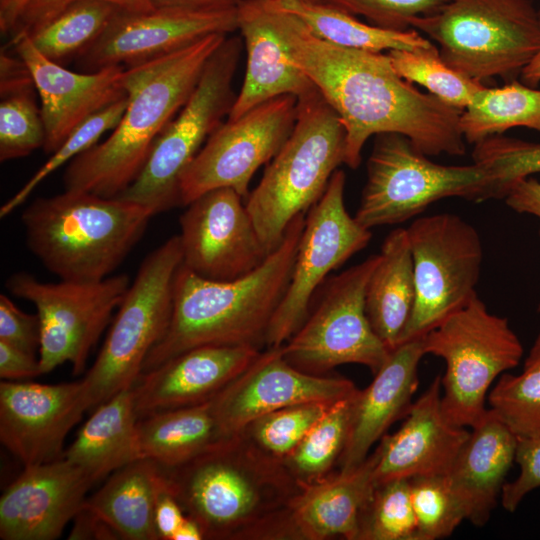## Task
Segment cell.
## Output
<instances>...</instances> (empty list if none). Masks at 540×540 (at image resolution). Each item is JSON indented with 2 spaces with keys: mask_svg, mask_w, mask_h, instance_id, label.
I'll use <instances>...</instances> for the list:
<instances>
[{
  "mask_svg": "<svg viewBox=\"0 0 540 540\" xmlns=\"http://www.w3.org/2000/svg\"><path fill=\"white\" fill-rule=\"evenodd\" d=\"M278 7L280 28L294 63L344 126L348 167L357 168L366 141L382 133L406 136L427 156L465 154L463 110L400 77L386 53L324 41L279 2Z\"/></svg>",
  "mask_w": 540,
  "mask_h": 540,
  "instance_id": "1",
  "label": "cell"
},
{
  "mask_svg": "<svg viewBox=\"0 0 540 540\" xmlns=\"http://www.w3.org/2000/svg\"><path fill=\"white\" fill-rule=\"evenodd\" d=\"M229 34L215 33L162 57L125 68L128 103L111 135L68 165L65 190L118 197L136 179L163 129L185 105L205 65Z\"/></svg>",
  "mask_w": 540,
  "mask_h": 540,
  "instance_id": "2",
  "label": "cell"
},
{
  "mask_svg": "<svg viewBox=\"0 0 540 540\" xmlns=\"http://www.w3.org/2000/svg\"><path fill=\"white\" fill-rule=\"evenodd\" d=\"M305 216L297 215L279 247L259 267L239 278L209 280L181 264L174 279L169 328L149 352L142 373L203 345L251 346L261 350L290 282Z\"/></svg>",
  "mask_w": 540,
  "mask_h": 540,
  "instance_id": "3",
  "label": "cell"
},
{
  "mask_svg": "<svg viewBox=\"0 0 540 540\" xmlns=\"http://www.w3.org/2000/svg\"><path fill=\"white\" fill-rule=\"evenodd\" d=\"M163 471L204 539H272L276 523L301 489L283 463L264 456L240 434Z\"/></svg>",
  "mask_w": 540,
  "mask_h": 540,
  "instance_id": "4",
  "label": "cell"
},
{
  "mask_svg": "<svg viewBox=\"0 0 540 540\" xmlns=\"http://www.w3.org/2000/svg\"><path fill=\"white\" fill-rule=\"evenodd\" d=\"M154 212L118 197L65 190L35 199L22 213L29 250L64 281L112 275L142 238Z\"/></svg>",
  "mask_w": 540,
  "mask_h": 540,
  "instance_id": "5",
  "label": "cell"
},
{
  "mask_svg": "<svg viewBox=\"0 0 540 540\" xmlns=\"http://www.w3.org/2000/svg\"><path fill=\"white\" fill-rule=\"evenodd\" d=\"M345 155L344 126L321 94L298 100L290 136L245 202L268 254L279 247L290 222L322 197Z\"/></svg>",
  "mask_w": 540,
  "mask_h": 540,
  "instance_id": "6",
  "label": "cell"
},
{
  "mask_svg": "<svg viewBox=\"0 0 540 540\" xmlns=\"http://www.w3.org/2000/svg\"><path fill=\"white\" fill-rule=\"evenodd\" d=\"M411 27L439 45L441 59L473 80H515L540 51V14L531 0H451Z\"/></svg>",
  "mask_w": 540,
  "mask_h": 540,
  "instance_id": "7",
  "label": "cell"
},
{
  "mask_svg": "<svg viewBox=\"0 0 540 540\" xmlns=\"http://www.w3.org/2000/svg\"><path fill=\"white\" fill-rule=\"evenodd\" d=\"M181 264L179 235L142 261L94 364L81 379L87 410L131 389L140 377L149 352L169 328L174 279Z\"/></svg>",
  "mask_w": 540,
  "mask_h": 540,
  "instance_id": "8",
  "label": "cell"
},
{
  "mask_svg": "<svg viewBox=\"0 0 540 540\" xmlns=\"http://www.w3.org/2000/svg\"><path fill=\"white\" fill-rule=\"evenodd\" d=\"M422 342L425 354L445 362L441 404L446 417L466 428L486 414L493 382L523 356L507 318L489 312L478 295L423 335Z\"/></svg>",
  "mask_w": 540,
  "mask_h": 540,
  "instance_id": "9",
  "label": "cell"
},
{
  "mask_svg": "<svg viewBox=\"0 0 540 540\" xmlns=\"http://www.w3.org/2000/svg\"><path fill=\"white\" fill-rule=\"evenodd\" d=\"M242 44L240 37L228 35L214 51L191 96L158 136L139 175L118 198L141 204L155 215L181 205L182 174L234 104L233 79Z\"/></svg>",
  "mask_w": 540,
  "mask_h": 540,
  "instance_id": "10",
  "label": "cell"
},
{
  "mask_svg": "<svg viewBox=\"0 0 540 540\" xmlns=\"http://www.w3.org/2000/svg\"><path fill=\"white\" fill-rule=\"evenodd\" d=\"M489 176L479 165H442L399 133L376 135L355 219L365 228L409 220L444 198L487 200Z\"/></svg>",
  "mask_w": 540,
  "mask_h": 540,
  "instance_id": "11",
  "label": "cell"
},
{
  "mask_svg": "<svg viewBox=\"0 0 540 540\" xmlns=\"http://www.w3.org/2000/svg\"><path fill=\"white\" fill-rule=\"evenodd\" d=\"M406 234L415 302L399 344L422 337L477 295L483 260L479 233L456 214L419 217L406 228Z\"/></svg>",
  "mask_w": 540,
  "mask_h": 540,
  "instance_id": "12",
  "label": "cell"
},
{
  "mask_svg": "<svg viewBox=\"0 0 540 540\" xmlns=\"http://www.w3.org/2000/svg\"><path fill=\"white\" fill-rule=\"evenodd\" d=\"M379 261L372 255L327 281L320 300L281 348L295 368L324 375L348 363L361 364L374 375L390 350L374 332L365 310L369 277Z\"/></svg>",
  "mask_w": 540,
  "mask_h": 540,
  "instance_id": "13",
  "label": "cell"
},
{
  "mask_svg": "<svg viewBox=\"0 0 540 540\" xmlns=\"http://www.w3.org/2000/svg\"><path fill=\"white\" fill-rule=\"evenodd\" d=\"M131 282L126 274L97 282L61 280L46 283L26 272L6 281L15 297L34 304L40 320L39 365L41 374L69 362L81 374L91 349L118 309Z\"/></svg>",
  "mask_w": 540,
  "mask_h": 540,
  "instance_id": "14",
  "label": "cell"
},
{
  "mask_svg": "<svg viewBox=\"0 0 540 540\" xmlns=\"http://www.w3.org/2000/svg\"><path fill=\"white\" fill-rule=\"evenodd\" d=\"M345 182V173L337 169L322 197L307 211L290 282L267 332V348L282 346L295 334L327 275L371 240V231L346 210Z\"/></svg>",
  "mask_w": 540,
  "mask_h": 540,
  "instance_id": "15",
  "label": "cell"
},
{
  "mask_svg": "<svg viewBox=\"0 0 540 540\" xmlns=\"http://www.w3.org/2000/svg\"><path fill=\"white\" fill-rule=\"evenodd\" d=\"M297 113L298 99L283 95L223 122L182 174L181 205L225 187L247 198L252 177L284 145L295 126Z\"/></svg>",
  "mask_w": 540,
  "mask_h": 540,
  "instance_id": "16",
  "label": "cell"
},
{
  "mask_svg": "<svg viewBox=\"0 0 540 540\" xmlns=\"http://www.w3.org/2000/svg\"><path fill=\"white\" fill-rule=\"evenodd\" d=\"M243 197L232 188L210 190L187 204L179 219L182 265L209 280L239 278L269 255Z\"/></svg>",
  "mask_w": 540,
  "mask_h": 540,
  "instance_id": "17",
  "label": "cell"
},
{
  "mask_svg": "<svg viewBox=\"0 0 540 540\" xmlns=\"http://www.w3.org/2000/svg\"><path fill=\"white\" fill-rule=\"evenodd\" d=\"M344 377L313 375L292 366L282 348L268 347L210 400L223 438L272 411L305 402L334 403L356 390Z\"/></svg>",
  "mask_w": 540,
  "mask_h": 540,
  "instance_id": "18",
  "label": "cell"
},
{
  "mask_svg": "<svg viewBox=\"0 0 540 540\" xmlns=\"http://www.w3.org/2000/svg\"><path fill=\"white\" fill-rule=\"evenodd\" d=\"M235 30L237 9L220 12L118 9L101 36L76 62L83 72L117 65L132 67L182 49L207 35L230 34Z\"/></svg>",
  "mask_w": 540,
  "mask_h": 540,
  "instance_id": "19",
  "label": "cell"
},
{
  "mask_svg": "<svg viewBox=\"0 0 540 540\" xmlns=\"http://www.w3.org/2000/svg\"><path fill=\"white\" fill-rule=\"evenodd\" d=\"M86 410L82 380L52 385L1 381L0 441L24 467L55 461Z\"/></svg>",
  "mask_w": 540,
  "mask_h": 540,
  "instance_id": "20",
  "label": "cell"
},
{
  "mask_svg": "<svg viewBox=\"0 0 540 540\" xmlns=\"http://www.w3.org/2000/svg\"><path fill=\"white\" fill-rule=\"evenodd\" d=\"M11 38L16 54L30 70L41 100L45 153L55 152L87 119L127 96L122 85L125 67L70 71L44 57L26 33Z\"/></svg>",
  "mask_w": 540,
  "mask_h": 540,
  "instance_id": "21",
  "label": "cell"
},
{
  "mask_svg": "<svg viewBox=\"0 0 540 540\" xmlns=\"http://www.w3.org/2000/svg\"><path fill=\"white\" fill-rule=\"evenodd\" d=\"M95 484L77 465L61 457L24 467L0 498L2 540H54L83 507Z\"/></svg>",
  "mask_w": 540,
  "mask_h": 540,
  "instance_id": "22",
  "label": "cell"
},
{
  "mask_svg": "<svg viewBox=\"0 0 540 540\" xmlns=\"http://www.w3.org/2000/svg\"><path fill=\"white\" fill-rule=\"evenodd\" d=\"M260 352L251 346L203 345L142 373L131 388L137 418L211 400Z\"/></svg>",
  "mask_w": 540,
  "mask_h": 540,
  "instance_id": "23",
  "label": "cell"
},
{
  "mask_svg": "<svg viewBox=\"0 0 540 540\" xmlns=\"http://www.w3.org/2000/svg\"><path fill=\"white\" fill-rule=\"evenodd\" d=\"M441 396V375H437L412 403L401 427L381 438L376 448L375 485L449 472L470 431L446 417Z\"/></svg>",
  "mask_w": 540,
  "mask_h": 540,
  "instance_id": "24",
  "label": "cell"
},
{
  "mask_svg": "<svg viewBox=\"0 0 540 540\" xmlns=\"http://www.w3.org/2000/svg\"><path fill=\"white\" fill-rule=\"evenodd\" d=\"M237 30L244 40L247 63L227 119L279 96L300 100L317 91L291 57L280 28L277 0H243L237 8Z\"/></svg>",
  "mask_w": 540,
  "mask_h": 540,
  "instance_id": "25",
  "label": "cell"
},
{
  "mask_svg": "<svg viewBox=\"0 0 540 540\" xmlns=\"http://www.w3.org/2000/svg\"><path fill=\"white\" fill-rule=\"evenodd\" d=\"M376 450L357 467L302 486L285 509L277 539L357 540L360 518L375 488Z\"/></svg>",
  "mask_w": 540,
  "mask_h": 540,
  "instance_id": "26",
  "label": "cell"
},
{
  "mask_svg": "<svg viewBox=\"0 0 540 540\" xmlns=\"http://www.w3.org/2000/svg\"><path fill=\"white\" fill-rule=\"evenodd\" d=\"M424 355L422 337L399 344L391 350L372 382L365 389L357 390L350 436L339 463L340 470L359 466L389 427L407 415L418 388V365Z\"/></svg>",
  "mask_w": 540,
  "mask_h": 540,
  "instance_id": "27",
  "label": "cell"
},
{
  "mask_svg": "<svg viewBox=\"0 0 540 540\" xmlns=\"http://www.w3.org/2000/svg\"><path fill=\"white\" fill-rule=\"evenodd\" d=\"M517 436L488 408L446 474L465 520L484 526L515 462Z\"/></svg>",
  "mask_w": 540,
  "mask_h": 540,
  "instance_id": "28",
  "label": "cell"
},
{
  "mask_svg": "<svg viewBox=\"0 0 540 540\" xmlns=\"http://www.w3.org/2000/svg\"><path fill=\"white\" fill-rule=\"evenodd\" d=\"M131 389L123 390L93 409L63 458L80 467L94 482L144 459Z\"/></svg>",
  "mask_w": 540,
  "mask_h": 540,
  "instance_id": "29",
  "label": "cell"
},
{
  "mask_svg": "<svg viewBox=\"0 0 540 540\" xmlns=\"http://www.w3.org/2000/svg\"><path fill=\"white\" fill-rule=\"evenodd\" d=\"M414 302L415 280L409 242L406 229L397 228L385 238L365 292L369 322L390 351L399 344Z\"/></svg>",
  "mask_w": 540,
  "mask_h": 540,
  "instance_id": "30",
  "label": "cell"
},
{
  "mask_svg": "<svg viewBox=\"0 0 540 540\" xmlns=\"http://www.w3.org/2000/svg\"><path fill=\"white\" fill-rule=\"evenodd\" d=\"M163 469L150 459L132 462L109 475L84 505L125 540H158L154 506Z\"/></svg>",
  "mask_w": 540,
  "mask_h": 540,
  "instance_id": "31",
  "label": "cell"
},
{
  "mask_svg": "<svg viewBox=\"0 0 540 540\" xmlns=\"http://www.w3.org/2000/svg\"><path fill=\"white\" fill-rule=\"evenodd\" d=\"M137 431L143 458L165 469L182 465L224 439L210 400L149 414L138 419Z\"/></svg>",
  "mask_w": 540,
  "mask_h": 540,
  "instance_id": "32",
  "label": "cell"
},
{
  "mask_svg": "<svg viewBox=\"0 0 540 540\" xmlns=\"http://www.w3.org/2000/svg\"><path fill=\"white\" fill-rule=\"evenodd\" d=\"M278 2L283 9L297 16L313 35L338 46L377 53L434 46L414 28L402 31L380 28L320 2Z\"/></svg>",
  "mask_w": 540,
  "mask_h": 540,
  "instance_id": "33",
  "label": "cell"
},
{
  "mask_svg": "<svg viewBox=\"0 0 540 540\" xmlns=\"http://www.w3.org/2000/svg\"><path fill=\"white\" fill-rule=\"evenodd\" d=\"M514 127L540 132V90L516 80L503 87L485 86L460 117L464 139L471 144Z\"/></svg>",
  "mask_w": 540,
  "mask_h": 540,
  "instance_id": "34",
  "label": "cell"
},
{
  "mask_svg": "<svg viewBox=\"0 0 540 540\" xmlns=\"http://www.w3.org/2000/svg\"><path fill=\"white\" fill-rule=\"evenodd\" d=\"M357 390L334 402L283 461L301 487L328 477L339 465L350 436Z\"/></svg>",
  "mask_w": 540,
  "mask_h": 540,
  "instance_id": "35",
  "label": "cell"
},
{
  "mask_svg": "<svg viewBox=\"0 0 540 540\" xmlns=\"http://www.w3.org/2000/svg\"><path fill=\"white\" fill-rule=\"evenodd\" d=\"M118 9L100 0L76 1L26 34L44 57L63 65L97 41Z\"/></svg>",
  "mask_w": 540,
  "mask_h": 540,
  "instance_id": "36",
  "label": "cell"
},
{
  "mask_svg": "<svg viewBox=\"0 0 540 540\" xmlns=\"http://www.w3.org/2000/svg\"><path fill=\"white\" fill-rule=\"evenodd\" d=\"M30 72L0 78V161L22 158L42 147L45 130Z\"/></svg>",
  "mask_w": 540,
  "mask_h": 540,
  "instance_id": "37",
  "label": "cell"
},
{
  "mask_svg": "<svg viewBox=\"0 0 540 540\" xmlns=\"http://www.w3.org/2000/svg\"><path fill=\"white\" fill-rule=\"evenodd\" d=\"M489 409L517 436H540V333L519 375L503 373L489 391Z\"/></svg>",
  "mask_w": 540,
  "mask_h": 540,
  "instance_id": "38",
  "label": "cell"
},
{
  "mask_svg": "<svg viewBox=\"0 0 540 540\" xmlns=\"http://www.w3.org/2000/svg\"><path fill=\"white\" fill-rule=\"evenodd\" d=\"M396 73L410 83L424 86L443 102L464 110L485 87L453 70L441 59L438 48L386 52Z\"/></svg>",
  "mask_w": 540,
  "mask_h": 540,
  "instance_id": "39",
  "label": "cell"
},
{
  "mask_svg": "<svg viewBox=\"0 0 540 540\" xmlns=\"http://www.w3.org/2000/svg\"><path fill=\"white\" fill-rule=\"evenodd\" d=\"M332 404L305 402L280 408L256 418L239 434L264 456L283 463Z\"/></svg>",
  "mask_w": 540,
  "mask_h": 540,
  "instance_id": "40",
  "label": "cell"
},
{
  "mask_svg": "<svg viewBox=\"0 0 540 540\" xmlns=\"http://www.w3.org/2000/svg\"><path fill=\"white\" fill-rule=\"evenodd\" d=\"M473 163L489 176L488 199H501L517 181L540 173V143L495 135L474 144Z\"/></svg>",
  "mask_w": 540,
  "mask_h": 540,
  "instance_id": "41",
  "label": "cell"
},
{
  "mask_svg": "<svg viewBox=\"0 0 540 540\" xmlns=\"http://www.w3.org/2000/svg\"><path fill=\"white\" fill-rule=\"evenodd\" d=\"M357 540H419L410 479L375 485L360 518Z\"/></svg>",
  "mask_w": 540,
  "mask_h": 540,
  "instance_id": "42",
  "label": "cell"
},
{
  "mask_svg": "<svg viewBox=\"0 0 540 540\" xmlns=\"http://www.w3.org/2000/svg\"><path fill=\"white\" fill-rule=\"evenodd\" d=\"M128 103V97L94 114L52 153L51 157L34 175L0 208V217L4 218L22 205L34 189L59 167L98 143L99 138L108 130L114 129L120 121Z\"/></svg>",
  "mask_w": 540,
  "mask_h": 540,
  "instance_id": "43",
  "label": "cell"
},
{
  "mask_svg": "<svg viewBox=\"0 0 540 540\" xmlns=\"http://www.w3.org/2000/svg\"><path fill=\"white\" fill-rule=\"evenodd\" d=\"M410 492L419 540L447 538L465 520L446 475L413 477Z\"/></svg>",
  "mask_w": 540,
  "mask_h": 540,
  "instance_id": "44",
  "label": "cell"
},
{
  "mask_svg": "<svg viewBox=\"0 0 540 540\" xmlns=\"http://www.w3.org/2000/svg\"><path fill=\"white\" fill-rule=\"evenodd\" d=\"M451 0H320V3L361 16L374 26L389 30L411 29L417 17L436 13Z\"/></svg>",
  "mask_w": 540,
  "mask_h": 540,
  "instance_id": "45",
  "label": "cell"
},
{
  "mask_svg": "<svg viewBox=\"0 0 540 540\" xmlns=\"http://www.w3.org/2000/svg\"><path fill=\"white\" fill-rule=\"evenodd\" d=\"M515 462L520 474L504 484L500 497L502 507L511 513L529 492L540 487V436L518 438Z\"/></svg>",
  "mask_w": 540,
  "mask_h": 540,
  "instance_id": "46",
  "label": "cell"
},
{
  "mask_svg": "<svg viewBox=\"0 0 540 540\" xmlns=\"http://www.w3.org/2000/svg\"><path fill=\"white\" fill-rule=\"evenodd\" d=\"M40 339L38 314L22 311L5 294H1L0 341L36 355V352L39 353Z\"/></svg>",
  "mask_w": 540,
  "mask_h": 540,
  "instance_id": "47",
  "label": "cell"
},
{
  "mask_svg": "<svg viewBox=\"0 0 540 540\" xmlns=\"http://www.w3.org/2000/svg\"><path fill=\"white\" fill-rule=\"evenodd\" d=\"M80 0H30L11 36L29 33L59 14L68 5ZM116 5L122 10L147 12L154 9L149 0H100Z\"/></svg>",
  "mask_w": 540,
  "mask_h": 540,
  "instance_id": "48",
  "label": "cell"
},
{
  "mask_svg": "<svg viewBox=\"0 0 540 540\" xmlns=\"http://www.w3.org/2000/svg\"><path fill=\"white\" fill-rule=\"evenodd\" d=\"M185 516L163 471L154 506V525L158 540H172Z\"/></svg>",
  "mask_w": 540,
  "mask_h": 540,
  "instance_id": "49",
  "label": "cell"
},
{
  "mask_svg": "<svg viewBox=\"0 0 540 540\" xmlns=\"http://www.w3.org/2000/svg\"><path fill=\"white\" fill-rule=\"evenodd\" d=\"M41 375L38 355L0 341V377L7 381Z\"/></svg>",
  "mask_w": 540,
  "mask_h": 540,
  "instance_id": "50",
  "label": "cell"
},
{
  "mask_svg": "<svg viewBox=\"0 0 540 540\" xmlns=\"http://www.w3.org/2000/svg\"><path fill=\"white\" fill-rule=\"evenodd\" d=\"M506 204L518 213H526L540 218V182L526 177L517 181L504 197Z\"/></svg>",
  "mask_w": 540,
  "mask_h": 540,
  "instance_id": "51",
  "label": "cell"
},
{
  "mask_svg": "<svg viewBox=\"0 0 540 540\" xmlns=\"http://www.w3.org/2000/svg\"><path fill=\"white\" fill-rule=\"evenodd\" d=\"M73 522L69 539H120L101 517L85 505L76 514Z\"/></svg>",
  "mask_w": 540,
  "mask_h": 540,
  "instance_id": "52",
  "label": "cell"
},
{
  "mask_svg": "<svg viewBox=\"0 0 540 540\" xmlns=\"http://www.w3.org/2000/svg\"><path fill=\"white\" fill-rule=\"evenodd\" d=\"M154 9L168 8L195 12L235 10L243 0H149Z\"/></svg>",
  "mask_w": 540,
  "mask_h": 540,
  "instance_id": "53",
  "label": "cell"
},
{
  "mask_svg": "<svg viewBox=\"0 0 540 540\" xmlns=\"http://www.w3.org/2000/svg\"><path fill=\"white\" fill-rule=\"evenodd\" d=\"M30 0H0V31L11 35Z\"/></svg>",
  "mask_w": 540,
  "mask_h": 540,
  "instance_id": "54",
  "label": "cell"
},
{
  "mask_svg": "<svg viewBox=\"0 0 540 540\" xmlns=\"http://www.w3.org/2000/svg\"><path fill=\"white\" fill-rule=\"evenodd\" d=\"M203 532L198 523L189 516H185L180 526L175 531L172 540H201Z\"/></svg>",
  "mask_w": 540,
  "mask_h": 540,
  "instance_id": "55",
  "label": "cell"
},
{
  "mask_svg": "<svg viewBox=\"0 0 540 540\" xmlns=\"http://www.w3.org/2000/svg\"><path fill=\"white\" fill-rule=\"evenodd\" d=\"M540 14V9H539ZM522 81L530 86L536 87L540 83V51L530 61L521 72Z\"/></svg>",
  "mask_w": 540,
  "mask_h": 540,
  "instance_id": "56",
  "label": "cell"
},
{
  "mask_svg": "<svg viewBox=\"0 0 540 540\" xmlns=\"http://www.w3.org/2000/svg\"><path fill=\"white\" fill-rule=\"evenodd\" d=\"M302 1H306V2H320V0H302Z\"/></svg>",
  "mask_w": 540,
  "mask_h": 540,
  "instance_id": "57",
  "label": "cell"
},
{
  "mask_svg": "<svg viewBox=\"0 0 540 540\" xmlns=\"http://www.w3.org/2000/svg\"><path fill=\"white\" fill-rule=\"evenodd\" d=\"M539 236H540V231H539ZM538 312L540 313V302H539V305H538Z\"/></svg>",
  "mask_w": 540,
  "mask_h": 540,
  "instance_id": "58",
  "label": "cell"
}]
</instances>
